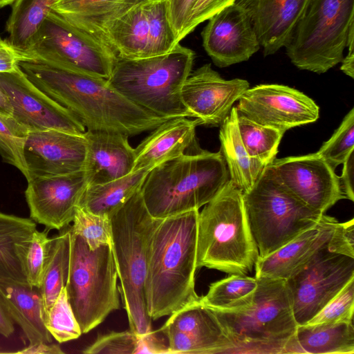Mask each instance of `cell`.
<instances>
[{"label": "cell", "mask_w": 354, "mask_h": 354, "mask_svg": "<svg viewBox=\"0 0 354 354\" xmlns=\"http://www.w3.org/2000/svg\"><path fill=\"white\" fill-rule=\"evenodd\" d=\"M19 66L37 88L75 115L88 131L129 137L152 131L170 119L133 104L106 79L39 60L19 61Z\"/></svg>", "instance_id": "1"}, {"label": "cell", "mask_w": 354, "mask_h": 354, "mask_svg": "<svg viewBox=\"0 0 354 354\" xmlns=\"http://www.w3.org/2000/svg\"><path fill=\"white\" fill-rule=\"evenodd\" d=\"M198 209L161 218L151 236L145 279L147 307L151 320L170 315L198 299Z\"/></svg>", "instance_id": "2"}, {"label": "cell", "mask_w": 354, "mask_h": 354, "mask_svg": "<svg viewBox=\"0 0 354 354\" xmlns=\"http://www.w3.org/2000/svg\"><path fill=\"white\" fill-rule=\"evenodd\" d=\"M230 180L219 151L189 152L153 167L140 189L149 213L164 218L209 203Z\"/></svg>", "instance_id": "3"}, {"label": "cell", "mask_w": 354, "mask_h": 354, "mask_svg": "<svg viewBox=\"0 0 354 354\" xmlns=\"http://www.w3.org/2000/svg\"><path fill=\"white\" fill-rule=\"evenodd\" d=\"M197 268L248 275L259 256L247 220L243 192L230 180L199 212Z\"/></svg>", "instance_id": "4"}, {"label": "cell", "mask_w": 354, "mask_h": 354, "mask_svg": "<svg viewBox=\"0 0 354 354\" xmlns=\"http://www.w3.org/2000/svg\"><path fill=\"white\" fill-rule=\"evenodd\" d=\"M112 250L120 280L119 292L130 330L138 336L152 330L145 279L151 236L161 218L148 212L140 189L110 215Z\"/></svg>", "instance_id": "5"}, {"label": "cell", "mask_w": 354, "mask_h": 354, "mask_svg": "<svg viewBox=\"0 0 354 354\" xmlns=\"http://www.w3.org/2000/svg\"><path fill=\"white\" fill-rule=\"evenodd\" d=\"M195 54L178 44L167 53L138 59L115 56L108 84L129 101L156 115L190 117L180 97Z\"/></svg>", "instance_id": "6"}, {"label": "cell", "mask_w": 354, "mask_h": 354, "mask_svg": "<svg viewBox=\"0 0 354 354\" xmlns=\"http://www.w3.org/2000/svg\"><path fill=\"white\" fill-rule=\"evenodd\" d=\"M256 277L258 286L249 306L212 310L234 344L231 353L284 354L298 326L286 280Z\"/></svg>", "instance_id": "7"}, {"label": "cell", "mask_w": 354, "mask_h": 354, "mask_svg": "<svg viewBox=\"0 0 354 354\" xmlns=\"http://www.w3.org/2000/svg\"><path fill=\"white\" fill-rule=\"evenodd\" d=\"M244 209L260 257L315 225L324 214L289 192L267 165L253 186L243 192Z\"/></svg>", "instance_id": "8"}, {"label": "cell", "mask_w": 354, "mask_h": 354, "mask_svg": "<svg viewBox=\"0 0 354 354\" xmlns=\"http://www.w3.org/2000/svg\"><path fill=\"white\" fill-rule=\"evenodd\" d=\"M71 232L65 286L82 333H87L119 308L118 274L112 247L103 245L91 250L81 236Z\"/></svg>", "instance_id": "9"}, {"label": "cell", "mask_w": 354, "mask_h": 354, "mask_svg": "<svg viewBox=\"0 0 354 354\" xmlns=\"http://www.w3.org/2000/svg\"><path fill=\"white\" fill-rule=\"evenodd\" d=\"M353 26L354 0H311L285 46L286 54L298 68L324 73L342 62Z\"/></svg>", "instance_id": "10"}, {"label": "cell", "mask_w": 354, "mask_h": 354, "mask_svg": "<svg viewBox=\"0 0 354 354\" xmlns=\"http://www.w3.org/2000/svg\"><path fill=\"white\" fill-rule=\"evenodd\" d=\"M19 51V50H18ZM21 60H39L107 80L115 55L104 44L51 10Z\"/></svg>", "instance_id": "11"}, {"label": "cell", "mask_w": 354, "mask_h": 354, "mask_svg": "<svg viewBox=\"0 0 354 354\" xmlns=\"http://www.w3.org/2000/svg\"><path fill=\"white\" fill-rule=\"evenodd\" d=\"M329 242L286 279L298 325L306 324L354 279V258L329 250Z\"/></svg>", "instance_id": "12"}, {"label": "cell", "mask_w": 354, "mask_h": 354, "mask_svg": "<svg viewBox=\"0 0 354 354\" xmlns=\"http://www.w3.org/2000/svg\"><path fill=\"white\" fill-rule=\"evenodd\" d=\"M237 113L283 133L292 127L315 122L319 109L302 92L280 84H260L239 97Z\"/></svg>", "instance_id": "13"}, {"label": "cell", "mask_w": 354, "mask_h": 354, "mask_svg": "<svg viewBox=\"0 0 354 354\" xmlns=\"http://www.w3.org/2000/svg\"><path fill=\"white\" fill-rule=\"evenodd\" d=\"M0 88L10 101L12 116L29 132L55 129L82 134L86 131L75 115L37 88L19 66L0 73Z\"/></svg>", "instance_id": "14"}, {"label": "cell", "mask_w": 354, "mask_h": 354, "mask_svg": "<svg viewBox=\"0 0 354 354\" xmlns=\"http://www.w3.org/2000/svg\"><path fill=\"white\" fill-rule=\"evenodd\" d=\"M268 166L289 192L317 212L324 214L346 198L339 176L317 153L274 159Z\"/></svg>", "instance_id": "15"}, {"label": "cell", "mask_w": 354, "mask_h": 354, "mask_svg": "<svg viewBox=\"0 0 354 354\" xmlns=\"http://www.w3.org/2000/svg\"><path fill=\"white\" fill-rule=\"evenodd\" d=\"M159 330L167 340L169 354L231 353L234 348L214 312L201 297L171 313Z\"/></svg>", "instance_id": "16"}, {"label": "cell", "mask_w": 354, "mask_h": 354, "mask_svg": "<svg viewBox=\"0 0 354 354\" xmlns=\"http://www.w3.org/2000/svg\"><path fill=\"white\" fill-rule=\"evenodd\" d=\"M87 185L84 170L30 179L25 191L30 218L48 230L68 227Z\"/></svg>", "instance_id": "17"}, {"label": "cell", "mask_w": 354, "mask_h": 354, "mask_svg": "<svg viewBox=\"0 0 354 354\" xmlns=\"http://www.w3.org/2000/svg\"><path fill=\"white\" fill-rule=\"evenodd\" d=\"M249 86L245 80L222 78L206 64L191 72L182 86L180 97L191 118L201 124L218 126Z\"/></svg>", "instance_id": "18"}, {"label": "cell", "mask_w": 354, "mask_h": 354, "mask_svg": "<svg viewBox=\"0 0 354 354\" xmlns=\"http://www.w3.org/2000/svg\"><path fill=\"white\" fill-rule=\"evenodd\" d=\"M201 35L205 50L221 68L249 59L261 46L248 12L236 3L209 18Z\"/></svg>", "instance_id": "19"}, {"label": "cell", "mask_w": 354, "mask_h": 354, "mask_svg": "<svg viewBox=\"0 0 354 354\" xmlns=\"http://www.w3.org/2000/svg\"><path fill=\"white\" fill-rule=\"evenodd\" d=\"M84 133L55 129L29 132L24 149L27 181L84 170L86 156Z\"/></svg>", "instance_id": "20"}, {"label": "cell", "mask_w": 354, "mask_h": 354, "mask_svg": "<svg viewBox=\"0 0 354 354\" xmlns=\"http://www.w3.org/2000/svg\"><path fill=\"white\" fill-rule=\"evenodd\" d=\"M311 0H236L248 12L265 56L288 44Z\"/></svg>", "instance_id": "21"}, {"label": "cell", "mask_w": 354, "mask_h": 354, "mask_svg": "<svg viewBox=\"0 0 354 354\" xmlns=\"http://www.w3.org/2000/svg\"><path fill=\"white\" fill-rule=\"evenodd\" d=\"M337 223L335 218L324 214L315 225L272 253L259 257L254 265L255 277L288 279L330 241Z\"/></svg>", "instance_id": "22"}, {"label": "cell", "mask_w": 354, "mask_h": 354, "mask_svg": "<svg viewBox=\"0 0 354 354\" xmlns=\"http://www.w3.org/2000/svg\"><path fill=\"white\" fill-rule=\"evenodd\" d=\"M86 156L84 171L88 185L108 183L132 173L135 150L127 135L104 131L84 132Z\"/></svg>", "instance_id": "23"}, {"label": "cell", "mask_w": 354, "mask_h": 354, "mask_svg": "<svg viewBox=\"0 0 354 354\" xmlns=\"http://www.w3.org/2000/svg\"><path fill=\"white\" fill-rule=\"evenodd\" d=\"M200 122L187 117L168 119L152 130L135 150L133 171L152 169L164 162L201 149L196 145V128Z\"/></svg>", "instance_id": "24"}, {"label": "cell", "mask_w": 354, "mask_h": 354, "mask_svg": "<svg viewBox=\"0 0 354 354\" xmlns=\"http://www.w3.org/2000/svg\"><path fill=\"white\" fill-rule=\"evenodd\" d=\"M0 295L12 319L23 330L30 345L52 342V336L44 324L40 288L28 283L0 279Z\"/></svg>", "instance_id": "25"}, {"label": "cell", "mask_w": 354, "mask_h": 354, "mask_svg": "<svg viewBox=\"0 0 354 354\" xmlns=\"http://www.w3.org/2000/svg\"><path fill=\"white\" fill-rule=\"evenodd\" d=\"M147 1L113 19L101 31L99 41L115 55L129 59L147 57L149 37Z\"/></svg>", "instance_id": "26"}, {"label": "cell", "mask_w": 354, "mask_h": 354, "mask_svg": "<svg viewBox=\"0 0 354 354\" xmlns=\"http://www.w3.org/2000/svg\"><path fill=\"white\" fill-rule=\"evenodd\" d=\"M36 227L31 218L0 212V279L28 283L26 256Z\"/></svg>", "instance_id": "27"}, {"label": "cell", "mask_w": 354, "mask_h": 354, "mask_svg": "<svg viewBox=\"0 0 354 354\" xmlns=\"http://www.w3.org/2000/svg\"><path fill=\"white\" fill-rule=\"evenodd\" d=\"M285 353L353 354V321L298 325Z\"/></svg>", "instance_id": "28"}, {"label": "cell", "mask_w": 354, "mask_h": 354, "mask_svg": "<svg viewBox=\"0 0 354 354\" xmlns=\"http://www.w3.org/2000/svg\"><path fill=\"white\" fill-rule=\"evenodd\" d=\"M147 1L149 0H59L52 10L99 40L101 31L109 22Z\"/></svg>", "instance_id": "29"}, {"label": "cell", "mask_w": 354, "mask_h": 354, "mask_svg": "<svg viewBox=\"0 0 354 354\" xmlns=\"http://www.w3.org/2000/svg\"><path fill=\"white\" fill-rule=\"evenodd\" d=\"M219 139L220 151L225 161L230 180L242 192L249 190L266 166L247 153L238 128L236 107L232 108L221 124Z\"/></svg>", "instance_id": "30"}, {"label": "cell", "mask_w": 354, "mask_h": 354, "mask_svg": "<svg viewBox=\"0 0 354 354\" xmlns=\"http://www.w3.org/2000/svg\"><path fill=\"white\" fill-rule=\"evenodd\" d=\"M151 169H140L105 183L87 185L79 207L93 214L110 217L141 189Z\"/></svg>", "instance_id": "31"}, {"label": "cell", "mask_w": 354, "mask_h": 354, "mask_svg": "<svg viewBox=\"0 0 354 354\" xmlns=\"http://www.w3.org/2000/svg\"><path fill=\"white\" fill-rule=\"evenodd\" d=\"M59 0H15L7 20L8 40L19 51L28 50L39 27Z\"/></svg>", "instance_id": "32"}, {"label": "cell", "mask_w": 354, "mask_h": 354, "mask_svg": "<svg viewBox=\"0 0 354 354\" xmlns=\"http://www.w3.org/2000/svg\"><path fill=\"white\" fill-rule=\"evenodd\" d=\"M71 239V229L67 227L58 234L50 237L48 257L40 287L44 320L66 286L70 266Z\"/></svg>", "instance_id": "33"}, {"label": "cell", "mask_w": 354, "mask_h": 354, "mask_svg": "<svg viewBox=\"0 0 354 354\" xmlns=\"http://www.w3.org/2000/svg\"><path fill=\"white\" fill-rule=\"evenodd\" d=\"M258 286L257 277L232 274L210 284L202 301L220 311H235L249 306Z\"/></svg>", "instance_id": "34"}, {"label": "cell", "mask_w": 354, "mask_h": 354, "mask_svg": "<svg viewBox=\"0 0 354 354\" xmlns=\"http://www.w3.org/2000/svg\"><path fill=\"white\" fill-rule=\"evenodd\" d=\"M237 124L241 140L248 155L264 166L270 165L275 159L284 133L259 124L239 113Z\"/></svg>", "instance_id": "35"}, {"label": "cell", "mask_w": 354, "mask_h": 354, "mask_svg": "<svg viewBox=\"0 0 354 354\" xmlns=\"http://www.w3.org/2000/svg\"><path fill=\"white\" fill-rule=\"evenodd\" d=\"M145 5L149 24L147 57L167 53L178 43L169 19L167 1L149 0Z\"/></svg>", "instance_id": "36"}, {"label": "cell", "mask_w": 354, "mask_h": 354, "mask_svg": "<svg viewBox=\"0 0 354 354\" xmlns=\"http://www.w3.org/2000/svg\"><path fill=\"white\" fill-rule=\"evenodd\" d=\"M28 129L12 116L0 114V155L3 160L17 167L28 178L24 149Z\"/></svg>", "instance_id": "37"}, {"label": "cell", "mask_w": 354, "mask_h": 354, "mask_svg": "<svg viewBox=\"0 0 354 354\" xmlns=\"http://www.w3.org/2000/svg\"><path fill=\"white\" fill-rule=\"evenodd\" d=\"M44 324L59 343L77 339L82 334L69 303L66 286L44 317Z\"/></svg>", "instance_id": "38"}, {"label": "cell", "mask_w": 354, "mask_h": 354, "mask_svg": "<svg viewBox=\"0 0 354 354\" xmlns=\"http://www.w3.org/2000/svg\"><path fill=\"white\" fill-rule=\"evenodd\" d=\"M70 228L73 234L84 239L91 250L103 245L112 247L109 216L95 214L78 206Z\"/></svg>", "instance_id": "39"}, {"label": "cell", "mask_w": 354, "mask_h": 354, "mask_svg": "<svg viewBox=\"0 0 354 354\" xmlns=\"http://www.w3.org/2000/svg\"><path fill=\"white\" fill-rule=\"evenodd\" d=\"M354 151V109L344 118L330 138L324 142L317 154L333 170L344 162Z\"/></svg>", "instance_id": "40"}, {"label": "cell", "mask_w": 354, "mask_h": 354, "mask_svg": "<svg viewBox=\"0 0 354 354\" xmlns=\"http://www.w3.org/2000/svg\"><path fill=\"white\" fill-rule=\"evenodd\" d=\"M353 311L354 279H352L306 324L353 321Z\"/></svg>", "instance_id": "41"}, {"label": "cell", "mask_w": 354, "mask_h": 354, "mask_svg": "<svg viewBox=\"0 0 354 354\" xmlns=\"http://www.w3.org/2000/svg\"><path fill=\"white\" fill-rule=\"evenodd\" d=\"M49 230L34 232L26 256V274L28 283L40 288L46 268L50 237Z\"/></svg>", "instance_id": "42"}, {"label": "cell", "mask_w": 354, "mask_h": 354, "mask_svg": "<svg viewBox=\"0 0 354 354\" xmlns=\"http://www.w3.org/2000/svg\"><path fill=\"white\" fill-rule=\"evenodd\" d=\"M138 335L131 330L99 335L82 353L84 354H135Z\"/></svg>", "instance_id": "43"}, {"label": "cell", "mask_w": 354, "mask_h": 354, "mask_svg": "<svg viewBox=\"0 0 354 354\" xmlns=\"http://www.w3.org/2000/svg\"><path fill=\"white\" fill-rule=\"evenodd\" d=\"M236 0H198L193 7L183 33L184 39L202 22L236 3Z\"/></svg>", "instance_id": "44"}, {"label": "cell", "mask_w": 354, "mask_h": 354, "mask_svg": "<svg viewBox=\"0 0 354 354\" xmlns=\"http://www.w3.org/2000/svg\"><path fill=\"white\" fill-rule=\"evenodd\" d=\"M169 19L177 43L183 39V33L192 10L198 0H166Z\"/></svg>", "instance_id": "45"}, {"label": "cell", "mask_w": 354, "mask_h": 354, "mask_svg": "<svg viewBox=\"0 0 354 354\" xmlns=\"http://www.w3.org/2000/svg\"><path fill=\"white\" fill-rule=\"evenodd\" d=\"M329 250L354 258V219L337 223L328 245Z\"/></svg>", "instance_id": "46"}, {"label": "cell", "mask_w": 354, "mask_h": 354, "mask_svg": "<svg viewBox=\"0 0 354 354\" xmlns=\"http://www.w3.org/2000/svg\"><path fill=\"white\" fill-rule=\"evenodd\" d=\"M165 336L160 335L158 330H152L144 335L138 336L137 347L135 354H169L168 343L165 339Z\"/></svg>", "instance_id": "47"}, {"label": "cell", "mask_w": 354, "mask_h": 354, "mask_svg": "<svg viewBox=\"0 0 354 354\" xmlns=\"http://www.w3.org/2000/svg\"><path fill=\"white\" fill-rule=\"evenodd\" d=\"M21 60L19 52L8 39L0 38V73L14 71Z\"/></svg>", "instance_id": "48"}, {"label": "cell", "mask_w": 354, "mask_h": 354, "mask_svg": "<svg viewBox=\"0 0 354 354\" xmlns=\"http://www.w3.org/2000/svg\"><path fill=\"white\" fill-rule=\"evenodd\" d=\"M343 165L342 175L339 176L340 185L346 198L353 201L354 151L350 153Z\"/></svg>", "instance_id": "49"}, {"label": "cell", "mask_w": 354, "mask_h": 354, "mask_svg": "<svg viewBox=\"0 0 354 354\" xmlns=\"http://www.w3.org/2000/svg\"><path fill=\"white\" fill-rule=\"evenodd\" d=\"M354 26L350 29L348 37L347 39L346 47L348 51L346 57L342 60L340 69L346 75L354 77Z\"/></svg>", "instance_id": "50"}, {"label": "cell", "mask_w": 354, "mask_h": 354, "mask_svg": "<svg viewBox=\"0 0 354 354\" xmlns=\"http://www.w3.org/2000/svg\"><path fill=\"white\" fill-rule=\"evenodd\" d=\"M14 330V321L0 295V334L8 337L13 333Z\"/></svg>", "instance_id": "51"}, {"label": "cell", "mask_w": 354, "mask_h": 354, "mask_svg": "<svg viewBox=\"0 0 354 354\" xmlns=\"http://www.w3.org/2000/svg\"><path fill=\"white\" fill-rule=\"evenodd\" d=\"M24 354H61L64 351L57 344L38 343L33 345H28V347L17 352Z\"/></svg>", "instance_id": "52"}, {"label": "cell", "mask_w": 354, "mask_h": 354, "mask_svg": "<svg viewBox=\"0 0 354 354\" xmlns=\"http://www.w3.org/2000/svg\"><path fill=\"white\" fill-rule=\"evenodd\" d=\"M12 112L10 101L4 92L0 88V114L12 116Z\"/></svg>", "instance_id": "53"}, {"label": "cell", "mask_w": 354, "mask_h": 354, "mask_svg": "<svg viewBox=\"0 0 354 354\" xmlns=\"http://www.w3.org/2000/svg\"><path fill=\"white\" fill-rule=\"evenodd\" d=\"M15 0H0V8L12 5Z\"/></svg>", "instance_id": "54"}]
</instances>
